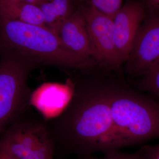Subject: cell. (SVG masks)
<instances>
[{
	"label": "cell",
	"mask_w": 159,
	"mask_h": 159,
	"mask_svg": "<svg viewBox=\"0 0 159 159\" xmlns=\"http://www.w3.org/2000/svg\"><path fill=\"white\" fill-rule=\"evenodd\" d=\"M56 117L47 121L56 151L78 158L115 151L111 111V84L87 80Z\"/></svg>",
	"instance_id": "1"
},
{
	"label": "cell",
	"mask_w": 159,
	"mask_h": 159,
	"mask_svg": "<svg viewBox=\"0 0 159 159\" xmlns=\"http://www.w3.org/2000/svg\"><path fill=\"white\" fill-rule=\"evenodd\" d=\"M0 47L36 63L81 70L91 66L89 59L68 50L57 34L45 26L0 17Z\"/></svg>",
	"instance_id": "2"
},
{
	"label": "cell",
	"mask_w": 159,
	"mask_h": 159,
	"mask_svg": "<svg viewBox=\"0 0 159 159\" xmlns=\"http://www.w3.org/2000/svg\"><path fill=\"white\" fill-rule=\"evenodd\" d=\"M111 111L115 151L159 138V102L111 84Z\"/></svg>",
	"instance_id": "3"
},
{
	"label": "cell",
	"mask_w": 159,
	"mask_h": 159,
	"mask_svg": "<svg viewBox=\"0 0 159 159\" xmlns=\"http://www.w3.org/2000/svg\"><path fill=\"white\" fill-rule=\"evenodd\" d=\"M1 49L0 134L28 112L33 100L28 80L36 65L16 52Z\"/></svg>",
	"instance_id": "4"
},
{
	"label": "cell",
	"mask_w": 159,
	"mask_h": 159,
	"mask_svg": "<svg viewBox=\"0 0 159 159\" xmlns=\"http://www.w3.org/2000/svg\"><path fill=\"white\" fill-rule=\"evenodd\" d=\"M27 113L0 134V149L17 159H54L55 143L47 121Z\"/></svg>",
	"instance_id": "5"
},
{
	"label": "cell",
	"mask_w": 159,
	"mask_h": 159,
	"mask_svg": "<svg viewBox=\"0 0 159 159\" xmlns=\"http://www.w3.org/2000/svg\"><path fill=\"white\" fill-rule=\"evenodd\" d=\"M80 11L85 19L93 56L109 68L118 69L122 61L115 44L113 19L89 4Z\"/></svg>",
	"instance_id": "6"
},
{
	"label": "cell",
	"mask_w": 159,
	"mask_h": 159,
	"mask_svg": "<svg viewBox=\"0 0 159 159\" xmlns=\"http://www.w3.org/2000/svg\"><path fill=\"white\" fill-rule=\"evenodd\" d=\"M159 59V10L148 9L126 60V70L133 77L145 75Z\"/></svg>",
	"instance_id": "7"
},
{
	"label": "cell",
	"mask_w": 159,
	"mask_h": 159,
	"mask_svg": "<svg viewBox=\"0 0 159 159\" xmlns=\"http://www.w3.org/2000/svg\"><path fill=\"white\" fill-rule=\"evenodd\" d=\"M146 14L144 3L129 1L113 18L114 40L122 62L126 61Z\"/></svg>",
	"instance_id": "8"
},
{
	"label": "cell",
	"mask_w": 159,
	"mask_h": 159,
	"mask_svg": "<svg viewBox=\"0 0 159 159\" xmlns=\"http://www.w3.org/2000/svg\"><path fill=\"white\" fill-rule=\"evenodd\" d=\"M56 34L66 48L89 59L93 56L85 19L80 10L74 11L58 28Z\"/></svg>",
	"instance_id": "9"
},
{
	"label": "cell",
	"mask_w": 159,
	"mask_h": 159,
	"mask_svg": "<svg viewBox=\"0 0 159 159\" xmlns=\"http://www.w3.org/2000/svg\"><path fill=\"white\" fill-rule=\"evenodd\" d=\"M0 17L35 25H45L39 6L32 4L0 0Z\"/></svg>",
	"instance_id": "10"
},
{
	"label": "cell",
	"mask_w": 159,
	"mask_h": 159,
	"mask_svg": "<svg viewBox=\"0 0 159 159\" xmlns=\"http://www.w3.org/2000/svg\"><path fill=\"white\" fill-rule=\"evenodd\" d=\"M39 7L45 25L56 33L61 24L74 11L72 0H48Z\"/></svg>",
	"instance_id": "11"
},
{
	"label": "cell",
	"mask_w": 159,
	"mask_h": 159,
	"mask_svg": "<svg viewBox=\"0 0 159 159\" xmlns=\"http://www.w3.org/2000/svg\"><path fill=\"white\" fill-rule=\"evenodd\" d=\"M140 84L141 88L153 95L159 102V59L152 66Z\"/></svg>",
	"instance_id": "12"
},
{
	"label": "cell",
	"mask_w": 159,
	"mask_h": 159,
	"mask_svg": "<svg viewBox=\"0 0 159 159\" xmlns=\"http://www.w3.org/2000/svg\"><path fill=\"white\" fill-rule=\"evenodd\" d=\"M123 0H89V5L113 19L122 6Z\"/></svg>",
	"instance_id": "13"
},
{
	"label": "cell",
	"mask_w": 159,
	"mask_h": 159,
	"mask_svg": "<svg viewBox=\"0 0 159 159\" xmlns=\"http://www.w3.org/2000/svg\"><path fill=\"white\" fill-rule=\"evenodd\" d=\"M78 159H143L141 149L133 153H125L120 152L119 151L112 152L104 154L102 158H96L92 155Z\"/></svg>",
	"instance_id": "14"
},
{
	"label": "cell",
	"mask_w": 159,
	"mask_h": 159,
	"mask_svg": "<svg viewBox=\"0 0 159 159\" xmlns=\"http://www.w3.org/2000/svg\"><path fill=\"white\" fill-rule=\"evenodd\" d=\"M143 159H159V143L156 145H145L141 148Z\"/></svg>",
	"instance_id": "15"
},
{
	"label": "cell",
	"mask_w": 159,
	"mask_h": 159,
	"mask_svg": "<svg viewBox=\"0 0 159 159\" xmlns=\"http://www.w3.org/2000/svg\"><path fill=\"white\" fill-rule=\"evenodd\" d=\"M143 3L147 9L159 10V0H143Z\"/></svg>",
	"instance_id": "16"
},
{
	"label": "cell",
	"mask_w": 159,
	"mask_h": 159,
	"mask_svg": "<svg viewBox=\"0 0 159 159\" xmlns=\"http://www.w3.org/2000/svg\"><path fill=\"white\" fill-rule=\"evenodd\" d=\"M6 1L27 3V4H32V5L39 6L48 0H6Z\"/></svg>",
	"instance_id": "17"
},
{
	"label": "cell",
	"mask_w": 159,
	"mask_h": 159,
	"mask_svg": "<svg viewBox=\"0 0 159 159\" xmlns=\"http://www.w3.org/2000/svg\"><path fill=\"white\" fill-rule=\"evenodd\" d=\"M0 159H17L5 151L0 149Z\"/></svg>",
	"instance_id": "18"
},
{
	"label": "cell",
	"mask_w": 159,
	"mask_h": 159,
	"mask_svg": "<svg viewBox=\"0 0 159 159\" xmlns=\"http://www.w3.org/2000/svg\"><path fill=\"white\" fill-rule=\"evenodd\" d=\"M76 1H80V0H76Z\"/></svg>",
	"instance_id": "19"
}]
</instances>
